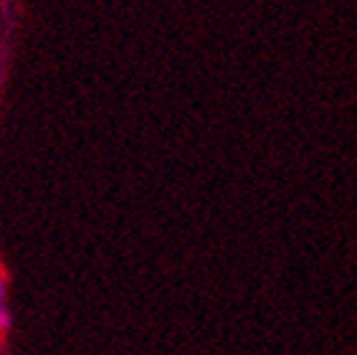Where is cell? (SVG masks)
Masks as SVG:
<instances>
[{
    "label": "cell",
    "instance_id": "2",
    "mask_svg": "<svg viewBox=\"0 0 357 355\" xmlns=\"http://www.w3.org/2000/svg\"><path fill=\"white\" fill-rule=\"evenodd\" d=\"M6 300V280H3V274H0V302Z\"/></svg>",
    "mask_w": 357,
    "mask_h": 355
},
{
    "label": "cell",
    "instance_id": "1",
    "mask_svg": "<svg viewBox=\"0 0 357 355\" xmlns=\"http://www.w3.org/2000/svg\"><path fill=\"white\" fill-rule=\"evenodd\" d=\"M8 328H10V314H8L6 305L0 302V333H3V330H8Z\"/></svg>",
    "mask_w": 357,
    "mask_h": 355
}]
</instances>
